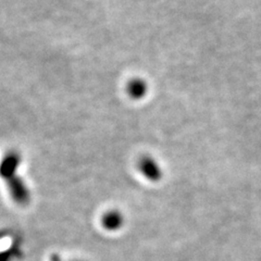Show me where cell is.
<instances>
[{
	"label": "cell",
	"instance_id": "cell-1",
	"mask_svg": "<svg viewBox=\"0 0 261 261\" xmlns=\"http://www.w3.org/2000/svg\"><path fill=\"white\" fill-rule=\"evenodd\" d=\"M7 184L12 199L18 205H28L31 199V193L23 179L15 174L9 178H7Z\"/></svg>",
	"mask_w": 261,
	"mask_h": 261
},
{
	"label": "cell",
	"instance_id": "cell-2",
	"mask_svg": "<svg viewBox=\"0 0 261 261\" xmlns=\"http://www.w3.org/2000/svg\"><path fill=\"white\" fill-rule=\"evenodd\" d=\"M138 170L150 182H158L162 177V170L150 157H143L138 161Z\"/></svg>",
	"mask_w": 261,
	"mask_h": 261
},
{
	"label": "cell",
	"instance_id": "cell-3",
	"mask_svg": "<svg viewBox=\"0 0 261 261\" xmlns=\"http://www.w3.org/2000/svg\"><path fill=\"white\" fill-rule=\"evenodd\" d=\"M100 224L106 231L117 232L124 225V216L119 210H108L101 216Z\"/></svg>",
	"mask_w": 261,
	"mask_h": 261
},
{
	"label": "cell",
	"instance_id": "cell-4",
	"mask_svg": "<svg viewBox=\"0 0 261 261\" xmlns=\"http://www.w3.org/2000/svg\"><path fill=\"white\" fill-rule=\"evenodd\" d=\"M20 154L15 151L10 152L8 156L4 159L3 166H2V174L7 179L13 175H15V171L18 170L20 165Z\"/></svg>",
	"mask_w": 261,
	"mask_h": 261
},
{
	"label": "cell",
	"instance_id": "cell-5",
	"mask_svg": "<svg viewBox=\"0 0 261 261\" xmlns=\"http://www.w3.org/2000/svg\"><path fill=\"white\" fill-rule=\"evenodd\" d=\"M126 92L133 99H141L147 93V85L145 81L141 79H134L129 81L126 85Z\"/></svg>",
	"mask_w": 261,
	"mask_h": 261
},
{
	"label": "cell",
	"instance_id": "cell-6",
	"mask_svg": "<svg viewBox=\"0 0 261 261\" xmlns=\"http://www.w3.org/2000/svg\"><path fill=\"white\" fill-rule=\"evenodd\" d=\"M51 261H62L58 256L57 255H54L53 257H51Z\"/></svg>",
	"mask_w": 261,
	"mask_h": 261
}]
</instances>
